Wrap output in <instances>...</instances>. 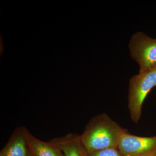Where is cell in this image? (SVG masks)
I'll use <instances>...</instances> for the list:
<instances>
[{"label":"cell","mask_w":156,"mask_h":156,"mask_svg":"<svg viewBox=\"0 0 156 156\" xmlns=\"http://www.w3.org/2000/svg\"><path fill=\"white\" fill-rule=\"evenodd\" d=\"M24 134L31 156H63L58 147L50 140L46 142L38 139L25 127Z\"/></svg>","instance_id":"6"},{"label":"cell","mask_w":156,"mask_h":156,"mask_svg":"<svg viewBox=\"0 0 156 156\" xmlns=\"http://www.w3.org/2000/svg\"><path fill=\"white\" fill-rule=\"evenodd\" d=\"M118 149L124 156H152L156 154V135L140 136L130 134L123 135Z\"/></svg>","instance_id":"4"},{"label":"cell","mask_w":156,"mask_h":156,"mask_svg":"<svg viewBox=\"0 0 156 156\" xmlns=\"http://www.w3.org/2000/svg\"><path fill=\"white\" fill-rule=\"evenodd\" d=\"M152 156H156V154H155L154 155Z\"/></svg>","instance_id":"10"},{"label":"cell","mask_w":156,"mask_h":156,"mask_svg":"<svg viewBox=\"0 0 156 156\" xmlns=\"http://www.w3.org/2000/svg\"><path fill=\"white\" fill-rule=\"evenodd\" d=\"M0 45H0V47H1V49H0V55L1 56L3 51V43L1 35V37H0Z\"/></svg>","instance_id":"9"},{"label":"cell","mask_w":156,"mask_h":156,"mask_svg":"<svg viewBox=\"0 0 156 156\" xmlns=\"http://www.w3.org/2000/svg\"><path fill=\"white\" fill-rule=\"evenodd\" d=\"M29 156H31L30 155V154Z\"/></svg>","instance_id":"11"},{"label":"cell","mask_w":156,"mask_h":156,"mask_svg":"<svg viewBox=\"0 0 156 156\" xmlns=\"http://www.w3.org/2000/svg\"><path fill=\"white\" fill-rule=\"evenodd\" d=\"M88 156H124L118 148H108L88 153Z\"/></svg>","instance_id":"8"},{"label":"cell","mask_w":156,"mask_h":156,"mask_svg":"<svg viewBox=\"0 0 156 156\" xmlns=\"http://www.w3.org/2000/svg\"><path fill=\"white\" fill-rule=\"evenodd\" d=\"M128 131L105 113L92 117L80 135L88 153L108 148H118L123 135Z\"/></svg>","instance_id":"1"},{"label":"cell","mask_w":156,"mask_h":156,"mask_svg":"<svg viewBox=\"0 0 156 156\" xmlns=\"http://www.w3.org/2000/svg\"><path fill=\"white\" fill-rule=\"evenodd\" d=\"M29 155L24 134V127H18L1 151L0 156H29Z\"/></svg>","instance_id":"7"},{"label":"cell","mask_w":156,"mask_h":156,"mask_svg":"<svg viewBox=\"0 0 156 156\" xmlns=\"http://www.w3.org/2000/svg\"><path fill=\"white\" fill-rule=\"evenodd\" d=\"M129 48L131 58L139 65V72L156 64V39L138 32L131 37Z\"/></svg>","instance_id":"3"},{"label":"cell","mask_w":156,"mask_h":156,"mask_svg":"<svg viewBox=\"0 0 156 156\" xmlns=\"http://www.w3.org/2000/svg\"><path fill=\"white\" fill-rule=\"evenodd\" d=\"M156 87V64L132 77L129 80L128 109L130 118L137 123L142 115V105L151 89Z\"/></svg>","instance_id":"2"},{"label":"cell","mask_w":156,"mask_h":156,"mask_svg":"<svg viewBox=\"0 0 156 156\" xmlns=\"http://www.w3.org/2000/svg\"><path fill=\"white\" fill-rule=\"evenodd\" d=\"M61 151L63 156H88V153L81 142L80 135L69 133L50 140Z\"/></svg>","instance_id":"5"}]
</instances>
